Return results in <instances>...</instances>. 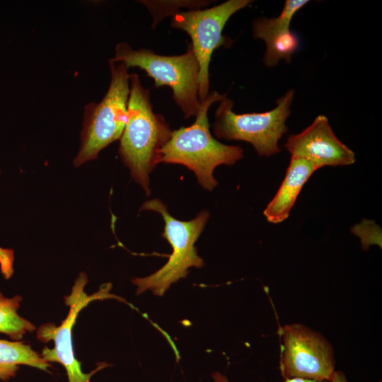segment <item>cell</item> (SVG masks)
I'll return each mask as SVG.
<instances>
[{"instance_id": "9a60e30c", "label": "cell", "mask_w": 382, "mask_h": 382, "mask_svg": "<svg viewBox=\"0 0 382 382\" xmlns=\"http://www.w3.org/2000/svg\"><path fill=\"white\" fill-rule=\"evenodd\" d=\"M139 2L146 7L153 18L152 28H154L164 18L172 16L180 11L181 8L192 10L202 8L210 4L209 1L203 0H144Z\"/></svg>"}, {"instance_id": "7a4b0ae2", "label": "cell", "mask_w": 382, "mask_h": 382, "mask_svg": "<svg viewBox=\"0 0 382 382\" xmlns=\"http://www.w3.org/2000/svg\"><path fill=\"white\" fill-rule=\"evenodd\" d=\"M225 97L226 94L210 92L200 103L193 124L172 131L169 140L160 151V162L186 166L194 172L199 185L209 191L217 185L213 176L216 167L233 165L243 156L241 147L221 143L209 131V109Z\"/></svg>"}, {"instance_id": "4fadbf2b", "label": "cell", "mask_w": 382, "mask_h": 382, "mask_svg": "<svg viewBox=\"0 0 382 382\" xmlns=\"http://www.w3.org/2000/svg\"><path fill=\"white\" fill-rule=\"evenodd\" d=\"M308 0H286L281 13L276 18H258L253 21V37L261 39L268 45L277 36L289 29L294 14L304 6Z\"/></svg>"}, {"instance_id": "6da1fadb", "label": "cell", "mask_w": 382, "mask_h": 382, "mask_svg": "<svg viewBox=\"0 0 382 382\" xmlns=\"http://www.w3.org/2000/svg\"><path fill=\"white\" fill-rule=\"evenodd\" d=\"M129 83L128 119L120 139L119 154L133 179L149 195V173L160 163V151L172 130L165 117L154 112L150 91L137 74H130Z\"/></svg>"}, {"instance_id": "52a82bcc", "label": "cell", "mask_w": 382, "mask_h": 382, "mask_svg": "<svg viewBox=\"0 0 382 382\" xmlns=\"http://www.w3.org/2000/svg\"><path fill=\"white\" fill-rule=\"evenodd\" d=\"M253 1L228 0L215 6L179 11L171 16L172 28L185 31L190 36V45L199 64L200 102L209 93V63L214 51L221 46L228 47L232 40L222 34L224 28L237 11Z\"/></svg>"}, {"instance_id": "8992f818", "label": "cell", "mask_w": 382, "mask_h": 382, "mask_svg": "<svg viewBox=\"0 0 382 382\" xmlns=\"http://www.w3.org/2000/svg\"><path fill=\"white\" fill-rule=\"evenodd\" d=\"M294 91L290 90L276 100V107L265 112L237 114L233 102L225 97L214 115L213 132L219 139L250 143L260 156H271L280 149L278 141L288 131L285 122L291 113Z\"/></svg>"}, {"instance_id": "3957f363", "label": "cell", "mask_w": 382, "mask_h": 382, "mask_svg": "<svg viewBox=\"0 0 382 382\" xmlns=\"http://www.w3.org/2000/svg\"><path fill=\"white\" fill-rule=\"evenodd\" d=\"M110 81L102 100L87 104L81 133V144L74 165L79 167L98 158L110 144L120 139L127 122L130 91L128 67L109 59Z\"/></svg>"}, {"instance_id": "ac0fdd59", "label": "cell", "mask_w": 382, "mask_h": 382, "mask_svg": "<svg viewBox=\"0 0 382 382\" xmlns=\"http://www.w3.org/2000/svg\"><path fill=\"white\" fill-rule=\"evenodd\" d=\"M218 378H216V379L218 381V382H228L226 378L224 377L223 376L220 374H217ZM284 382H329L326 380H311V379H305V378H287L285 379Z\"/></svg>"}, {"instance_id": "5bb4252c", "label": "cell", "mask_w": 382, "mask_h": 382, "mask_svg": "<svg viewBox=\"0 0 382 382\" xmlns=\"http://www.w3.org/2000/svg\"><path fill=\"white\" fill-rule=\"evenodd\" d=\"M21 301L22 297L19 295L6 298L0 292V333L6 334L14 340H18L28 332L35 330L31 322L17 313Z\"/></svg>"}, {"instance_id": "2e32d148", "label": "cell", "mask_w": 382, "mask_h": 382, "mask_svg": "<svg viewBox=\"0 0 382 382\" xmlns=\"http://www.w3.org/2000/svg\"><path fill=\"white\" fill-rule=\"evenodd\" d=\"M299 44L298 37L290 30L284 32L267 45L264 56L265 64L267 66H273L282 59L289 62Z\"/></svg>"}, {"instance_id": "d6986e66", "label": "cell", "mask_w": 382, "mask_h": 382, "mask_svg": "<svg viewBox=\"0 0 382 382\" xmlns=\"http://www.w3.org/2000/svg\"><path fill=\"white\" fill-rule=\"evenodd\" d=\"M330 382H348L345 374L341 371H335Z\"/></svg>"}, {"instance_id": "e0dca14e", "label": "cell", "mask_w": 382, "mask_h": 382, "mask_svg": "<svg viewBox=\"0 0 382 382\" xmlns=\"http://www.w3.org/2000/svg\"><path fill=\"white\" fill-rule=\"evenodd\" d=\"M368 230L369 231L366 230L364 220L352 228V233L360 238L364 250L369 249V246L373 244L381 247V231L378 226L373 221H369Z\"/></svg>"}, {"instance_id": "277c9868", "label": "cell", "mask_w": 382, "mask_h": 382, "mask_svg": "<svg viewBox=\"0 0 382 382\" xmlns=\"http://www.w3.org/2000/svg\"><path fill=\"white\" fill-rule=\"evenodd\" d=\"M110 60L122 62L128 68L139 67L154 81L156 87L168 86L173 98L185 118L196 116L200 101L199 64L191 46L180 55H161L146 49L134 50L127 42H118Z\"/></svg>"}, {"instance_id": "ffe728a7", "label": "cell", "mask_w": 382, "mask_h": 382, "mask_svg": "<svg viewBox=\"0 0 382 382\" xmlns=\"http://www.w3.org/2000/svg\"><path fill=\"white\" fill-rule=\"evenodd\" d=\"M380 382H381V381H380Z\"/></svg>"}, {"instance_id": "8fae6325", "label": "cell", "mask_w": 382, "mask_h": 382, "mask_svg": "<svg viewBox=\"0 0 382 382\" xmlns=\"http://www.w3.org/2000/svg\"><path fill=\"white\" fill-rule=\"evenodd\" d=\"M317 169L310 161L291 156L284 179L263 212L269 222L279 224L289 217L303 186Z\"/></svg>"}, {"instance_id": "5b68a950", "label": "cell", "mask_w": 382, "mask_h": 382, "mask_svg": "<svg viewBox=\"0 0 382 382\" xmlns=\"http://www.w3.org/2000/svg\"><path fill=\"white\" fill-rule=\"evenodd\" d=\"M141 209L152 210L162 216L164 221L162 236L170 243L173 252L161 269L149 276L136 277L132 283L137 286V295L151 290L154 295L161 296L173 283L185 277L190 267L199 268L204 265L195 243L208 221L209 213L203 210L190 221H180L170 214L167 207L158 199L145 202Z\"/></svg>"}, {"instance_id": "30bf717a", "label": "cell", "mask_w": 382, "mask_h": 382, "mask_svg": "<svg viewBox=\"0 0 382 382\" xmlns=\"http://www.w3.org/2000/svg\"><path fill=\"white\" fill-rule=\"evenodd\" d=\"M285 146L291 156L304 158L318 169L355 161L354 153L335 136L328 118L322 115L300 133L291 135Z\"/></svg>"}, {"instance_id": "ba28073f", "label": "cell", "mask_w": 382, "mask_h": 382, "mask_svg": "<svg viewBox=\"0 0 382 382\" xmlns=\"http://www.w3.org/2000/svg\"><path fill=\"white\" fill-rule=\"evenodd\" d=\"M87 282L86 274L81 272L70 294L64 297V302L69 306V311L59 326L48 323L41 325L37 331V337L40 341L47 342L53 340L54 342L53 349L45 347L42 349V357L48 363L61 364L66 369L69 382H90L94 374L110 366L105 362H100L91 372L85 374L82 371L81 363L75 357L72 343V330L80 311L95 300L114 299L127 303L122 297L110 294L112 288L110 283L102 284L97 292L88 295L84 291Z\"/></svg>"}, {"instance_id": "7c38bea8", "label": "cell", "mask_w": 382, "mask_h": 382, "mask_svg": "<svg viewBox=\"0 0 382 382\" xmlns=\"http://www.w3.org/2000/svg\"><path fill=\"white\" fill-rule=\"evenodd\" d=\"M20 364L45 371L52 366L30 345L23 342L0 340V380L7 381L14 377Z\"/></svg>"}, {"instance_id": "9c48e42d", "label": "cell", "mask_w": 382, "mask_h": 382, "mask_svg": "<svg viewBox=\"0 0 382 382\" xmlns=\"http://www.w3.org/2000/svg\"><path fill=\"white\" fill-rule=\"evenodd\" d=\"M279 370L284 379L330 380L335 371L333 347L320 332L300 323L279 328Z\"/></svg>"}]
</instances>
